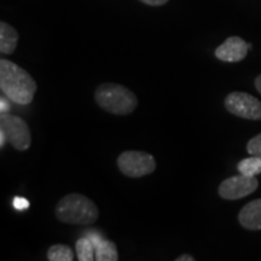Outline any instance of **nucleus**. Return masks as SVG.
Wrapping results in <instances>:
<instances>
[{"mask_svg": "<svg viewBox=\"0 0 261 261\" xmlns=\"http://www.w3.org/2000/svg\"><path fill=\"white\" fill-rule=\"evenodd\" d=\"M255 89L257 90V92L261 94V74L255 79Z\"/></svg>", "mask_w": 261, "mask_h": 261, "instance_id": "22", "label": "nucleus"}, {"mask_svg": "<svg viewBox=\"0 0 261 261\" xmlns=\"http://www.w3.org/2000/svg\"><path fill=\"white\" fill-rule=\"evenodd\" d=\"M14 207L16 208V210H18V211L27 210V208L29 207V202L25 200V198H23V197H15Z\"/></svg>", "mask_w": 261, "mask_h": 261, "instance_id": "16", "label": "nucleus"}, {"mask_svg": "<svg viewBox=\"0 0 261 261\" xmlns=\"http://www.w3.org/2000/svg\"><path fill=\"white\" fill-rule=\"evenodd\" d=\"M139 2L150 6H162L167 4L169 0H139Z\"/></svg>", "mask_w": 261, "mask_h": 261, "instance_id": "17", "label": "nucleus"}, {"mask_svg": "<svg viewBox=\"0 0 261 261\" xmlns=\"http://www.w3.org/2000/svg\"><path fill=\"white\" fill-rule=\"evenodd\" d=\"M196 259L192 255H190V254H182V255L178 256L177 259H175V261H195Z\"/></svg>", "mask_w": 261, "mask_h": 261, "instance_id": "20", "label": "nucleus"}, {"mask_svg": "<svg viewBox=\"0 0 261 261\" xmlns=\"http://www.w3.org/2000/svg\"><path fill=\"white\" fill-rule=\"evenodd\" d=\"M18 32L6 22L0 23V52L12 55L17 47Z\"/></svg>", "mask_w": 261, "mask_h": 261, "instance_id": "10", "label": "nucleus"}, {"mask_svg": "<svg viewBox=\"0 0 261 261\" xmlns=\"http://www.w3.org/2000/svg\"><path fill=\"white\" fill-rule=\"evenodd\" d=\"M89 238L91 241H92L94 248H97L98 246H99V244L102 243V241H103V238L100 236H98V234H91Z\"/></svg>", "mask_w": 261, "mask_h": 261, "instance_id": "18", "label": "nucleus"}, {"mask_svg": "<svg viewBox=\"0 0 261 261\" xmlns=\"http://www.w3.org/2000/svg\"><path fill=\"white\" fill-rule=\"evenodd\" d=\"M77 260L80 261H93L96 260V248L89 237H81L75 244Z\"/></svg>", "mask_w": 261, "mask_h": 261, "instance_id": "11", "label": "nucleus"}, {"mask_svg": "<svg viewBox=\"0 0 261 261\" xmlns=\"http://www.w3.org/2000/svg\"><path fill=\"white\" fill-rule=\"evenodd\" d=\"M37 89V83L27 70L9 60H0V90L11 102L27 106L34 99Z\"/></svg>", "mask_w": 261, "mask_h": 261, "instance_id": "1", "label": "nucleus"}, {"mask_svg": "<svg viewBox=\"0 0 261 261\" xmlns=\"http://www.w3.org/2000/svg\"><path fill=\"white\" fill-rule=\"evenodd\" d=\"M56 218L69 225H92L99 217V211L92 200L81 194H69L61 198L55 208Z\"/></svg>", "mask_w": 261, "mask_h": 261, "instance_id": "2", "label": "nucleus"}, {"mask_svg": "<svg viewBox=\"0 0 261 261\" xmlns=\"http://www.w3.org/2000/svg\"><path fill=\"white\" fill-rule=\"evenodd\" d=\"M0 129L4 130L8 142L18 151H25L32 145V133L27 122L9 113L0 116Z\"/></svg>", "mask_w": 261, "mask_h": 261, "instance_id": "5", "label": "nucleus"}, {"mask_svg": "<svg viewBox=\"0 0 261 261\" xmlns=\"http://www.w3.org/2000/svg\"><path fill=\"white\" fill-rule=\"evenodd\" d=\"M248 44L240 37H230L225 40L220 46L217 47L214 55L218 60L227 62V63H236L244 60L248 55Z\"/></svg>", "mask_w": 261, "mask_h": 261, "instance_id": "8", "label": "nucleus"}, {"mask_svg": "<svg viewBox=\"0 0 261 261\" xmlns=\"http://www.w3.org/2000/svg\"><path fill=\"white\" fill-rule=\"evenodd\" d=\"M238 221L246 230H261V198L250 201L244 205L238 214Z\"/></svg>", "mask_w": 261, "mask_h": 261, "instance_id": "9", "label": "nucleus"}, {"mask_svg": "<svg viewBox=\"0 0 261 261\" xmlns=\"http://www.w3.org/2000/svg\"><path fill=\"white\" fill-rule=\"evenodd\" d=\"M225 108L230 114L252 121L261 120V102L247 92L234 91L225 98Z\"/></svg>", "mask_w": 261, "mask_h": 261, "instance_id": "6", "label": "nucleus"}, {"mask_svg": "<svg viewBox=\"0 0 261 261\" xmlns=\"http://www.w3.org/2000/svg\"><path fill=\"white\" fill-rule=\"evenodd\" d=\"M94 100L106 112L114 115H129L138 106V98L123 85L100 84L94 91Z\"/></svg>", "mask_w": 261, "mask_h": 261, "instance_id": "3", "label": "nucleus"}, {"mask_svg": "<svg viewBox=\"0 0 261 261\" xmlns=\"http://www.w3.org/2000/svg\"><path fill=\"white\" fill-rule=\"evenodd\" d=\"M117 167L128 178H142L151 174L156 169V160L148 152L127 150L117 158Z\"/></svg>", "mask_w": 261, "mask_h": 261, "instance_id": "4", "label": "nucleus"}, {"mask_svg": "<svg viewBox=\"0 0 261 261\" xmlns=\"http://www.w3.org/2000/svg\"><path fill=\"white\" fill-rule=\"evenodd\" d=\"M6 142H8V138H6L5 132H4V130L0 129V148H2V149L4 148L5 144H6Z\"/></svg>", "mask_w": 261, "mask_h": 261, "instance_id": "21", "label": "nucleus"}, {"mask_svg": "<svg viewBox=\"0 0 261 261\" xmlns=\"http://www.w3.org/2000/svg\"><path fill=\"white\" fill-rule=\"evenodd\" d=\"M96 260L97 261H117L119 260V252L116 244L112 241L103 240L102 243L96 248Z\"/></svg>", "mask_w": 261, "mask_h": 261, "instance_id": "13", "label": "nucleus"}, {"mask_svg": "<svg viewBox=\"0 0 261 261\" xmlns=\"http://www.w3.org/2000/svg\"><path fill=\"white\" fill-rule=\"evenodd\" d=\"M0 106H2V114L8 113L10 110L9 102H8V100H5L4 98H2V99H0Z\"/></svg>", "mask_w": 261, "mask_h": 261, "instance_id": "19", "label": "nucleus"}, {"mask_svg": "<svg viewBox=\"0 0 261 261\" xmlns=\"http://www.w3.org/2000/svg\"><path fill=\"white\" fill-rule=\"evenodd\" d=\"M259 188V180L256 177L237 174L230 177L221 182L218 189V194L221 198L228 201H236L247 197L256 191Z\"/></svg>", "mask_w": 261, "mask_h": 261, "instance_id": "7", "label": "nucleus"}, {"mask_svg": "<svg viewBox=\"0 0 261 261\" xmlns=\"http://www.w3.org/2000/svg\"><path fill=\"white\" fill-rule=\"evenodd\" d=\"M48 261H73L74 252L67 244H54L47 250Z\"/></svg>", "mask_w": 261, "mask_h": 261, "instance_id": "14", "label": "nucleus"}, {"mask_svg": "<svg viewBox=\"0 0 261 261\" xmlns=\"http://www.w3.org/2000/svg\"><path fill=\"white\" fill-rule=\"evenodd\" d=\"M238 173L249 177H256L261 173V158L259 156H250V158L243 159L237 165Z\"/></svg>", "mask_w": 261, "mask_h": 261, "instance_id": "12", "label": "nucleus"}, {"mask_svg": "<svg viewBox=\"0 0 261 261\" xmlns=\"http://www.w3.org/2000/svg\"><path fill=\"white\" fill-rule=\"evenodd\" d=\"M247 151L248 154L261 158V133L255 137H253V138L248 142Z\"/></svg>", "mask_w": 261, "mask_h": 261, "instance_id": "15", "label": "nucleus"}]
</instances>
